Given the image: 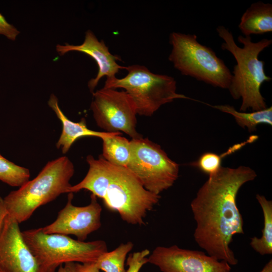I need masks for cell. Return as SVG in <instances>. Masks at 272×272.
<instances>
[{
    "instance_id": "5",
    "label": "cell",
    "mask_w": 272,
    "mask_h": 272,
    "mask_svg": "<svg viewBox=\"0 0 272 272\" xmlns=\"http://www.w3.org/2000/svg\"><path fill=\"white\" fill-rule=\"evenodd\" d=\"M169 43L172 49L168 59L182 75L228 89L232 73L211 48L197 41L195 34L173 32Z\"/></svg>"
},
{
    "instance_id": "25",
    "label": "cell",
    "mask_w": 272,
    "mask_h": 272,
    "mask_svg": "<svg viewBox=\"0 0 272 272\" xmlns=\"http://www.w3.org/2000/svg\"><path fill=\"white\" fill-rule=\"evenodd\" d=\"M7 215L8 212L4 202L3 198L0 196V234Z\"/></svg>"
},
{
    "instance_id": "21",
    "label": "cell",
    "mask_w": 272,
    "mask_h": 272,
    "mask_svg": "<svg viewBox=\"0 0 272 272\" xmlns=\"http://www.w3.org/2000/svg\"><path fill=\"white\" fill-rule=\"evenodd\" d=\"M236 150L235 146L230 148L223 156L212 152H207L201 155L198 159L191 165L210 175L215 173L220 168L222 159L224 156Z\"/></svg>"
},
{
    "instance_id": "12",
    "label": "cell",
    "mask_w": 272,
    "mask_h": 272,
    "mask_svg": "<svg viewBox=\"0 0 272 272\" xmlns=\"http://www.w3.org/2000/svg\"><path fill=\"white\" fill-rule=\"evenodd\" d=\"M19 224L7 215L0 234V269L6 272H45L25 242Z\"/></svg>"
},
{
    "instance_id": "1",
    "label": "cell",
    "mask_w": 272,
    "mask_h": 272,
    "mask_svg": "<svg viewBox=\"0 0 272 272\" xmlns=\"http://www.w3.org/2000/svg\"><path fill=\"white\" fill-rule=\"evenodd\" d=\"M257 177L249 167L221 166L198 190L190 203L196 223L195 242L209 255L230 265L238 263L230 247L233 236L244 234L243 220L236 204L240 188Z\"/></svg>"
},
{
    "instance_id": "18",
    "label": "cell",
    "mask_w": 272,
    "mask_h": 272,
    "mask_svg": "<svg viewBox=\"0 0 272 272\" xmlns=\"http://www.w3.org/2000/svg\"><path fill=\"white\" fill-rule=\"evenodd\" d=\"M213 107L232 115L239 126L242 128H247L249 132L254 131L256 126L260 124L272 125L271 106L251 112L238 111L234 107L229 105H219Z\"/></svg>"
},
{
    "instance_id": "17",
    "label": "cell",
    "mask_w": 272,
    "mask_h": 272,
    "mask_svg": "<svg viewBox=\"0 0 272 272\" xmlns=\"http://www.w3.org/2000/svg\"><path fill=\"white\" fill-rule=\"evenodd\" d=\"M256 198L263 212V228L260 238H251L250 245L260 255H270L272 254V201L259 194H256Z\"/></svg>"
},
{
    "instance_id": "10",
    "label": "cell",
    "mask_w": 272,
    "mask_h": 272,
    "mask_svg": "<svg viewBox=\"0 0 272 272\" xmlns=\"http://www.w3.org/2000/svg\"><path fill=\"white\" fill-rule=\"evenodd\" d=\"M148 263L162 272H230V265L204 252L183 249L177 245L157 246L148 257Z\"/></svg>"
},
{
    "instance_id": "20",
    "label": "cell",
    "mask_w": 272,
    "mask_h": 272,
    "mask_svg": "<svg viewBox=\"0 0 272 272\" xmlns=\"http://www.w3.org/2000/svg\"><path fill=\"white\" fill-rule=\"evenodd\" d=\"M28 169L16 165L0 154V181L8 185L20 187L29 180Z\"/></svg>"
},
{
    "instance_id": "13",
    "label": "cell",
    "mask_w": 272,
    "mask_h": 272,
    "mask_svg": "<svg viewBox=\"0 0 272 272\" xmlns=\"http://www.w3.org/2000/svg\"><path fill=\"white\" fill-rule=\"evenodd\" d=\"M56 50L59 55H63L70 51L81 52L95 60L98 66V72L96 77L90 80L88 83L92 93L103 77L112 78L116 77L120 69H125V67L117 63L116 60H119V58L112 54L104 42L99 41L90 30L86 32L84 41L81 44L75 45L67 43L64 45L57 44Z\"/></svg>"
},
{
    "instance_id": "4",
    "label": "cell",
    "mask_w": 272,
    "mask_h": 272,
    "mask_svg": "<svg viewBox=\"0 0 272 272\" xmlns=\"http://www.w3.org/2000/svg\"><path fill=\"white\" fill-rule=\"evenodd\" d=\"M74 172L66 156L49 161L34 179L3 198L8 215L19 224L28 220L38 208L67 193Z\"/></svg>"
},
{
    "instance_id": "24",
    "label": "cell",
    "mask_w": 272,
    "mask_h": 272,
    "mask_svg": "<svg viewBox=\"0 0 272 272\" xmlns=\"http://www.w3.org/2000/svg\"><path fill=\"white\" fill-rule=\"evenodd\" d=\"M95 262L89 263H76V272H100Z\"/></svg>"
},
{
    "instance_id": "9",
    "label": "cell",
    "mask_w": 272,
    "mask_h": 272,
    "mask_svg": "<svg viewBox=\"0 0 272 272\" xmlns=\"http://www.w3.org/2000/svg\"><path fill=\"white\" fill-rule=\"evenodd\" d=\"M92 94L90 107L99 127L108 132L122 131L132 139L143 138L136 130V106L125 91L103 88Z\"/></svg>"
},
{
    "instance_id": "8",
    "label": "cell",
    "mask_w": 272,
    "mask_h": 272,
    "mask_svg": "<svg viewBox=\"0 0 272 272\" xmlns=\"http://www.w3.org/2000/svg\"><path fill=\"white\" fill-rule=\"evenodd\" d=\"M130 154L126 168L149 191L160 195L178 177L179 165L161 146L148 138L130 141Z\"/></svg>"
},
{
    "instance_id": "7",
    "label": "cell",
    "mask_w": 272,
    "mask_h": 272,
    "mask_svg": "<svg viewBox=\"0 0 272 272\" xmlns=\"http://www.w3.org/2000/svg\"><path fill=\"white\" fill-rule=\"evenodd\" d=\"M125 69L124 77L107 79L103 88L123 89L134 102L139 115L151 116L163 105L177 99H189L176 92V82L171 76L154 74L139 64Z\"/></svg>"
},
{
    "instance_id": "28",
    "label": "cell",
    "mask_w": 272,
    "mask_h": 272,
    "mask_svg": "<svg viewBox=\"0 0 272 272\" xmlns=\"http://www.w3.org/2000/svg\"><path fill=\"white\" fill-rule=\"evenodd\" d=\"M0 272H6V271H5L3 270H2V269H0Z\"/></svg>"
},
{
    "instance_id": "11",
    "label": "cell",
    "mask_w": 272,
    "mask_h": 272,
    "mask_svg": "<svg viewBox=\"0 0 272 272\" xmlns=\"http://www.w3.org/2000/svg\"><path fill=\"white\" fill-rule=\"evenodd\" d=\"M74 193L70 192L64 207L58 213L55 220L41 228L46 234L73 235L77 240L84 241L88 235L101 226L102 207L97 197L91 194V201L87 206L77 207L72 203Z\"/></svg>"
},
{
    "instance_id": "16",
    "label": "cell",
    "mask_w": 272,
    "mask_h": 272,
    "mask_svg": "<svg viewBox=\"0 0 272 272\" xmlns=\"http://www.w3.org/2000/svg\"><path fill=\"white\" fill-rule=\"evenodd\" d=\"M120 132L104 137L101 156L114 165L126 167L130 154V141L120 135Z\"/></svg>"
},
{
    "instance_id": "6",
    "label": "cell",
    "mask_w": 272,
    "mask_h": 272,
    "mask_svg": "<svg viewBox=\"0 0 272 272\" xmlns=\"http://www.w3.org/2000/svg\"><path fill=\"white\" fill-rule=\"evenodd\" d=\"M22 234L45 272H55L60 265L69 262H96L108 251L103 240L82 241L68 235L46 234L41 228L23 231Z\"/></svg>"
},
{
    "instance_id": "15",
    "label": "cell",
    "mask_w": 272,
    "mask_h": 272,
    "mask_svg": "<svg viewBox=\"0 0 272 272\" xmlns=\"http://www.w3.org/2000/svg\"><path fill=\"white\" fill-rule=\"evenodd\" d=\"M238 28L244 36L262 35L272 31V5L252 3L242 15Z\"/></svg>"
},
{
    "instance_id": "14",
    "label": "cell",
    "mask_w": 272,
    "mask_h": 272,
    "mask_svg": "<svg viewBox=\"0 0 272 272\" xmlns=\"http://www.w3.org/2000/svg\"><path fill=\"white\" fill-rule=\"evenodd\" d=\"M48 105L55 113L62 124L61 133L56 144V147L57 149H60L63 154L67 153L73 144L80 138L95 137L101 139L116 132H100L90 129L87 127L84 118H82L79 122L71 120L60 108L58 98L54 94L50 95Z\"/></svg>"
},
{
    "instance_id": "22",
    "label": "cell",
    "mask_w": 272,
    "mask_h": 272,
    "mask_svg": "<svg viewBox=\"0 0 272 272\" xmlns=\"http://www.w3.org/2000/svg\"><path fill=\"white\" fill-rule=\"evenodd\" d=\"M149 250L146 249L129 254L126 259L128 269L126 272H139L142 266L148 263Z\"/></svg>"
},
{
    "instance_id": "3",
    "label": "cell",
    "mask_w": 272,
    "mask_h": 272,
    "mask_svg": "<svg viewBox=\"0 0 272 272\" xmlns=\"http://www.w3.org/2000/svg\"><path fill=\"white\" fill-rule=\"evenodd\" d=\"M216 31L223 40L221 48L230 52L236 61L228 89L234 99H241L240 111L266 108L260 89L264 82L270 81L271 78L265 73L264 62L259 60L258 56L271 45L272 40L263 38L254 42L251 36L240 35L237 40L243 44L241 47L236 43L232 33L224 26H218Z\"/></svg>"
},
{
    "instance_id": "27",
    "label": "cell",
    "mask_w": 272,
    "mask_h": 272,
    "mask_svg": "<svg viewBox=\"0 0 272 272\" xmlns=\"http://www.w3.org/2000/svg\"><path fill=\"white\" fill-rule=\"evenodd\" d=\"M259 272H272V260L270 259Z\"/></svg>"
},
{
    "instance_id": "2",
    "label": "cell",
    "mask_w": 272,
    "mask_h": 272,
    "mask_svg": "<svg viewBox=\"0 0 272 272\" xmlns=\"http://www.w3.org/2000/svg\"><path fill=\"white\" fill-rule=\"evenodd\" d=\"M89 168L84 179L72 185L67 193L82 189L103 200L106 208L118 213L123 221L132 225H145L144 219L160 200L161 196L146 189L126 167L109 163L100 155L86 157Z\"/></svg>"
},
{
    "instance_id": "23",
    "label": "cell",
    "mask_w": 272,
    "mask_h": 272,
    "mask_svg": "<svg viewBox=\"0 0 272 272\" xmlns=\"http://www.w3.org/2000/svg\"><path fill=\"white\" fill-rule=\"evenodd\" d=\"M19 34L20 31L14 26L8 23L4 16L0 13V34L14 41Z\"/></svg>"
},
{
    "instance_id": "19",
    "label": "cell",
    "mask_w": 272,
    "mask_h": 272,
    "mask_svg": "<svg viewBox=\"0 0 272 272\" xmlns=\"http://www.w3.org/2000/svg\"><path fill=\"white\" fill-rule=\"evenodd\" d=\"M133 247L130 241L121 243L114 250L102 254L95 263L98 268L104 272H126L125 261Z\"/></svg>"
},
{
    "instance_id": "26",
    "label": "cell",
    "mask_w": 272,
    "mask_h": 272,
    "mask_svg": "<svg viewBox=\"0 0 272 272\" xmlns=\"http://www.w3.org/2000/svg\"><path fill=\"white\" fill-rule=\"evenodd\" d=\"M56 272H76V263L69 262L61 265Z\"/></svg>"
}]
</instances>
